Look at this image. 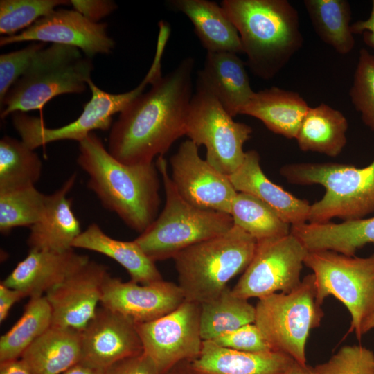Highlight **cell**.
I'll list each match as a JSON object with an SVG mask.
<instances>
[{"label": "cell", "mask_w": 374, "mask_h": 374, "mask_svg": "<svg viewBox=\"0 0 374 374\" xmlns=\"http://www.w3.org/2000/svg\"><path fill=\"white\" fill-rule=\"evenodd\" d=\"M165 374H197L191 366V361H183L169 370Z\"/></svg>", "instance_id": "cell-47"}, {"label": "cell", "mask_w": 374, "mask_h": 374, "mask_svg": "<svg viewBox=\"0 0 374 374\" xmlns=\"http://www.w3.org/2000/svg\"><path fill=\"white\" fill-rule=\"evenodd\" d=\"M106 23H93L75 10L55 9L23 31L1 36L0 46L21 42H51L76 47L86 57L109 54L115 42L107 33Z\"/></svg>", "instance_id": "cell-15"}, {"label": "cell", "mask_w": 374, "mask_h": 374, "mask_svg": "<svg viewBox=\"0 0 374 374\" xmlns=\"http://www.w3.org/2000/svg\"><path fill=\"white\" fill-rule=\"evenodd\" d=\"M309 107L299 93L272 87L255 92L240 114L261 121L276 134L296 139Z\"/></svg>", "instance_id": "cell-26"}, {"label": "cell", "mask_w": 374, "mask_h": 374, "mask_svg": "<svg viewBox=\"0 0 374 374\" xmlns=\"http://www.w3.org/2000/svg\"><path fill=\"white\" fill-rule=\"evenodd\" d=\"M295 361L283 353H247L203 341L199 355L191 361L197 374H282Z\"/></svg>", "instance_id": "cell-23"}, {"label": "cell", "mask_w": 374, "mask_h": 374, "mask_svg": "<svg viewBox=\"0 0 374 374\" xmlns=\"http://www.w3.org/2000/svg\"><path fill=\"white\" fill-rule=\"evenodd\" d=\"M351 30L353 34L362 33L364 42L374 48V0L369 17L352 24Z\"/></svg>", "instance_id": "cell-44"}, {"label": "cell", "mask_w": 374, "mask_h": 374, "mask_svg": "<svg viewBox=\"0 0 374 374\" xmlns=\"http://www.w3.org/2000/svg\"><path fill=\"white\" fill-rule=\"evenodd\" d=\"M282 374H312L310 366L294 362Z\"/></svg>", "instance_id": "cell-48"}, {"label": "cell", "mask_w": 374, "mask_h": 374, "mask_svg": "<svg viewBox=\"0 0 374 374\" xmlns=\"http://www.w3.org/2000/svg\"><path fill=\"white\" fill-rule=\"evenodd\" d=\"M26 297L25 294L16 289L9 287L1 282L0 283V322L3 321L8 316L14 304Z\"/></svg>", "instance_id": "cell-43"}, {"label": "cell", "mask_w": 374, "mask_h": 374, "mask_svg": "<svg viewBox=\"0 0 374 374\" xmlns=\"http://www.w3.org/2000/svg\"><path fill=\"white\" fill-rule=\"evenodd\" d=\"M109 275L106 266L89 260L47 292L52 326L82 332L98 310Z\"/></svg>", "instance_id": "cell-16"}, {"label": "cell", "mask_w": 374, "mask_h": 374, "mask_svg": "<svg viewBox=\"0 0 374 374\" xmlns=\"http://www.w3.org/2000/svg\"><path fill=\"white\" fill-rule=\"evenodd\" d=\"M370 328H371V330L374 329V315H373V317L372 318V320H371V322Z\"/></svg>", "instance_id": "cell-49"}, {"label": "cell", "mask_w": 374, "mask_h": 374, "mask_svg": "<svg viewBox=\"0 0 374 374\" xmlns=\"http://www.w3.org/2000/svg\"><path fill=\"white\" fill-rule=\"evenodd\" d=\"M69 4L67 0H1L0 33L16 35L57 7Z\"/></svg>", "instance_id": "cell-36"}, {"label": "cell", "mask_w": 374, "mask_h": 374, "mask_svg": "<svg viewBox=\"0 0 374 374\" xmlns=\"http://www.w3.org/2000/svg\"><path fill=\"white\" fill-rule=\"evenodd\" d=\"M104 374H161L153 361L143 352L113 364Z\"/></svg>", "instance_id": "cell-41"}, {"label": "cell", "mask_w": 374, "mask_h": 374, "mask_svg": "<svg viewBox=\"0 0 374 374\" xmlns=\"http://www.w3.org/2000/svg\"><path fill=\"white\" fill-rule=\"evenodd\" d=\"M77 162L89 176L87 188L130 229L142 233L156 220L161 198L155 163H123L93 132L79 142Z\"/></svg>", "instance_id": "cell-2"}, {"label": "cell", "mask_w": 374, "mask_h": 374, "mask_svg": "<svg viewBox=\"0 0 374 374\" xmlns=\"http://www.w3.org/2000/svg\"><path fill=\"white\" fill-rule=\"evenodd\" d=\"M184 300L181 289L172 282L162 280L143 285L131 280L125 282L109 274L103 285L100 305L136 325L169 314Z\"/></svg>", "instance_id": "cell-17"}, {"label": "cell", "mask_w": 374, "mask_h": 374, "mask_svg": "<svg viewBox=\"0 0 374 374\" xmlns=\"http://www.w3.org/2000/svg\"><path fill=\"white\" fill-rule=\"evenodd\" d=\"M162 179L166 203L152 224L134 241L153 262L173 258L185 249L230 230V214L196 207L177 192L163 156L156 160Z\"/></svg>", "instance_id": "cell-4"}, {"label": "cell", "mask_w": 374, "mask_h": 374, "mask_svg": "<svg viewBox=\"0 0 374 374\" xmlns=\"http://www.w3.org/2000/svg\"><path fill=\"white\" fill-rule=\"evenodd\" d=\"M52 326V312L45 296L31 297L17 321L0 338V362L21 357Z\"/></svg>", "instance_id": "cell-32"}, {"label": "cell", "mask_w": 374, "mask_h": 374, "mask_svg": "<svg viewBox=\"0 0 374 374\" xmlns=\"http://www.w3.org/2000/svg\"><path fill=\"white\" fill-rule=\"evenodd\" d=\"M21 358L33 374H62L80 362L81 332L52 326Z\"/></svg>", "instance_id": "cell-28"}, {"label": "cell", "mask_w": 374, "mask_h": 374, "mask_svg": "<svg viewBox=\"0 0 374 374\" xmlns=\"http://www.w3.org/2000/svg\"><path fill=\"white\" fill-rule=\"evenodd\" d=\"M348 127L347 119L340 111L321 103L309 107L296 140L303 151L336 157L346 145Z\"/></svg>", "instance_id": "cell-29"}, {"label": "cell", "mask_w": 374, "mask_h": 374, "mask_svg": "<svg viewBox=\"0 0 374 374\" xmlns=\"http://www.w3.org/2000/svg\"><path fill=\"white\" fill-rule=\"evenodd\" d=\"M255 308L254 323L272 349L306 365L307 339L324 314L316 300L314 274L305 276L289 293L277 292L258 299Z\"/></svg>", "instance_id": "cell-10"}, {"label": "cell", "mask_w": 374, "mask_h": 374, "mask_svg": "<svg viewBox=\"0 0 374 374\" xmlns=\"http://www.w3.org/2000/svg\"><path fill=\"white\" fill-rule=\"evenodd\" d=\"M191 140L182 142L170 158L171 179L179 194L190 204L230 214L237 194L229 177L201 158Z\"/></svg>", "instance_id": "cell-14"}, {"label": "cell", "mask_w": 374, "mask_h": 374, "mask_svg": "<svg viewBox=\"0 0 374 374\" xmlns=\"http://www.w3.org/2000/svg\"><path fill=\"white\" fill-rule=\"evenodd\" d=\"M252 128L235 122L208 91L196 87L185 127L186 135L198 147L206 150V160L220 172L229 176L242 163L244 144Z\"/></svg>", "instance_id": "cell-11"}, {"label": "cell", "mask_w": 374, "mask_h": 374, "mask_svg": "<svg viewBox=\"0 0 374 374\" xmlns=\"http://www.w3.org/2000/svg\"><path fill=\"white\" fill-rule=\"evenodd\" d=\"M303 4L318 37L338 53H349L355 46L350 3L346 0H305Z\"/></svg>", "instance_id": "cell-31"}, {"label": "cell", "mask_w": 374, "mask_h": 374, "mask_svg": "<svg viewBox=\"0 0 374 374\" xmlns=\"http://www.w3.org/2000/svg\"><path fill=\"white\" fill-rule=\"evenodd\" d=\"M46 195L35 185L0 190V232L8 234L16 227H30L41 217Z\"/></svg>", "instance_id": "cell-35"}, {"label": "cell", "mask_w": 374, "mask_h": 374, "mask_svg": "<svg viewBox=\"0 0 374 374\" xmlns=\"http://www.w3.org/2000/svg\"><path fill=\"white\" fill-rule=\"evenodd\" d=\"M46 43L32 42L27 46L0 55V103L12 84L24 74Z\"/></svg>", "instance_id": "cell-39"}, {"label": "cell", "mask_w": 374, "mask_h": 374, "mask_svg": "<svg viewBox=\"0 0 374 374\" xmlns=\"http://www.w3.org/2000/svg\"><path fill=\"white\" fill-rule=\"evenodd\" d=\"M229 349L247 353L274 350L255 323H249L211 340Z\"/></svg>", "instance_id": "cell-40"}, {"label": "cell", "mask_w": 374, "mask_h": 374, "mask_svg": "<svg viewBox=\"0 0 374 374\" xmlns=\"http://www.w3.org/2000/svg\"><path fill=\"white\" fill-rule=\"evenodd\" d=\"M89 260L73 249L66 251L30 250L1 283L26 296H44Z\"/></svg>", "instance_id": "cell-19"}, {"label": "cell", "mask_w": 374, "mask_h": 374, "mask_svg": "<svg viewBox=\"0 0 374 374\" xmlns=\"http://www.w3.org/2000/svg\"><path fill=\"white\" fill-rule=\"evenodd\" d=\"M42 162L34 150L21 140L4 136L0 140V190L35 185Z\"/></svg>", "instance_id": "cell-34"}, {"label": "cell", "mask_w": 374, "mask_h": 374, "mask_svg": "<svg viewBox=\"0 0 374 374\" xmlns=\"http://www.w3.org/2000/svg\"><path fill=\"white\" fill-rule=\"evenodd\" d=\"M229 177L237 192L258 198L291 226L307 223L310 203L292 195L269 179L261 168L256 150L246 152L241 166Z\"/></svg>", "instance_id": "cell-22"}, {"label": "cell", "mask_w": 374, "mask_h": 374, "mask_svg": "<svg viewBox=\"0 0 374 374\" xmlns=\"http://www.w3.org/2000/svg\"><path fill=\"white\" fill-rule=\"evenodd\" d=\"M76 173L68 178L53 193L46 195L39 220L30 227L27 244L30 250L66 251L82 233L80 223L72 211L67 194L76 181Z\"/></svg>", "instance_id": "cell-21"}, {"label": "cell", "mask_w": 374, "mask_h": 374, "mask_svg": "<svg viewBox=\"0 0 374 374\" xmlns=\"http://www.w3.org/2000/svg\"><path fill=\"white\" fill-rule=\"evenodd\" d=\"M105 371L94 368L79 362L62 374H104Z\"/></svg>", "instance_id": "cell-46"}, {"label": "cell", "mask_w": 374, "mask_h": 374, "mask_svg": "<svg viewBox=\"0 0 374 374\" xmlns=\"http://www.w3.org/2000/svg\"><path fill=\"white\" fill-rule=\"evenodd\" d=\"M73 10L89 21L100 23V20L109 15L117 8V5L110 0H71Z\"/></svg>", "instance_id": "cell-42"}, {"label": "cell", "mask_w": 374, "mask_h": 374, "mask_svg": "<svg viewBox=\"0 0 374 374\" xmlns=\"http://www.w3.org/2000/svg\"><path fill=\"white\" fill-rule=\"evenodd\" d=\"M0 374H33L27 364L20 357L0 362Z\"/></svg>", "instance_id": "cell-45"}, {"label": "cell", "mask_w": 374, "mask_h": 374, "mask_svg": "<svg viewBox=\"0 0 374 374\" xmlns=\"http://www.w3.org/2000/svg\"><path fill=\"white\" fill-rule=\"evenodd\" d=\"M308 251L330 250L353 256L365 245L374 243V217L341 223H305L291 226Z\"/></svg>", "instance_id": "cell-25"}, {"label": "cell", "mask_w": 374, "mask_h": 374, "mask_svg": "<svg viewBox=\"0 0 374 374\" xmlns=\"http://www.w3.org/2000/svg\"><path fill=\"white\" fill-rule=\"evenodd\" d=\"M166 45L157 44L152 65L141 83L133 89L122 93H110L99 89L91 80L87 84L91 98L83 107L80 116L73 122L57 128L45 126L42 119L24 112H15L12 115L14 128L21 140L30 148L35 150L49 143L61 140H74L80 142L92 131L110 130L112 116L121 113L136 98L144 92L161 75V58Z\"/></svg>", "instance_id": "cell-9"}, {"label": "cell", "mask_w": 374, "mask_h": 374, "mask_svg": "<svg viewBox=\"0 0 374 374\" xmlns=\"http://www.w3.org/2000/svg\"><path fill=\"white\" fill-rule=\"evenodd\" d=\"M195 62L186 57L136 98L112 124L109 152L128 165L153 163L185 135L193 93Z\"/></svg>", "instance_id": "cell-1"}, {"label": "cell", "mask_w": 374, "mask_h": 374, "mask_svg": "<svg viewBox=\"0 0 374 374\" xmlns=\"http://www.w3.org/2000/svg\"><path fill=\"white\" fill-rule=\"evenodd\" d=\"M245 66L236 53L207 52L196 87L208 91L234 117L240 114L255 93Z\"/></svg>", "instance_id": "cell-20"}, {"label": "cell", "mask_w": 374, "mask_h": 374, "mask_svg": "<svg viewBox=\"0 0 374 374\" xmlns=\"http://www.w3.org/2000/svg\"><path fill=\"white\" fill-rule=\"evenodd\" d=\"M230 215L233 224L239 226L257 242L287 235L291 225L285 222L269 205L258 198L238 192Z\"/></svg>", "instance_id": "cell-33"}, {"label": "cell", "mask_w": 374, "mask_h": 374, "mask_svg": "<svg viewBox=\"0 0 374 374\" xmlns=\"http://www.w3.org/2000/svg\"><path fill=\"white\" fill-rule=\"evenodd\" d=\"M308 252L291 233L258 241L253 256L232 292L248 300L292 292L301 282V272Z\"/></svg>", "instance_id": "cell-12"}, {"label": "cell", "mask_w": 374, "mask_h": 374, "mask_svg": "<svg viewBox=\"0 0 374 374\" xmlns=\"http://www.w3.org/2000/svg\"><path fill=\"white\" fill-rule=\"evenodd\" d=\"M280 172L294 184H320L323 197L310 204L309 223L322 224L335 217L344 221L364 218L374 212V160L367 166L338 163H294Z\"/></svg>", "instance_id": "cell-6"}, {"label": "cell", "mask_w": 374, "mask_h": 374, "mask_svg": "<svg viewBox=\"0 0 374 374\" xmlns=\"http://www.w3.org/2000/svg\"><path fill=\"white\" fill-rule=\"evenodd\" d=\"M143 353L161 374L200 354V304L184 300L175 310L154 321L136 324Z\"/></svg>", "instance_id": "cell-13"}, {"label": "cell", "mask_w": 374, "mask_h": 374, "mask_svg": "<svg viewBox=\"0 0 374 374\" xmlns=\"http://www.w3.org/2000/svg\"><path fill=\"white\" fill-rule=\"evenodd\" d=\"M73 248L84 249L103 254L116 261L130 276L131 280L149 284L162 280L159 269L134 241H122L107 235L95 223L76 238Z\"/></svg>", "instance_id": "cell-27"}, {"label": "cell", "mask_w": 374, "mask_h": 374, "mask_svg": "<svg viewBox=\"0 0 374 374\" xmlns=\"http://www.w3.org/2000/svg\"><path fill=\"white\" fill-rule=\"evenodd\" d=\"M143 352L135 323L103 306L81 332L80 362L94 368L105 371L118 361Z\"/></svg>", "instance_id": "cell-18"}, {"label": "cell", "mask_w": 374, "mask_h": 374, "mask_svg": "<svg viewBox=\"0 0 374 374\" xmlns=\"http://www.w3.org/2000/svg\"><path fill=\"white\" fill-rule=\"evenodd\" d=\"M256 308L235 296L228 287L215 298L200 304V332L203 341L254 323Z\"/></svg>", "instance_id": "cell-30"}, {"label": "cell", "mask_w": 374, "mask_h": 374, "mask_svg": "<svg viewBox=\"0 0 374 374\" xmlns=\"http://www.w3.org/2000/svg\"><path fill=\"white\" fill-rule=\"evenodd\" d=\"M93 69L91 58L84 57L76 47L57 44L46 46L7 92L0 103L1 118L18 112H42L58 95L83 93Z\"/></svg>", "instance_id": "cell-7"}, {"label": "cell", "mask_w": 374, "mask_h": 374, "mask_svg": "<svg viewBox=\"0 0 374 374\" xmlns=\"http://www.w3.org/2000/svg\"><path fill=\"white\" fill-rule=\"evenodd\" d=\"M304 265L314 276L317 303L321 306L330 295L339 300L351 316L348 332L360 340L371 330L374 315V253L361 258L330 250L308 251Z\"/></svg>", "instance_id": "cell-8"}, {"label": "cell", "mask_w": 374, "mask_h": 374, "mask_svg": "<svg viewBox=\"0 0 374 374\" xmlns=\"http://www.w3.org/2000/svg\"><path fill=\"white\" fill-rule=\"evenodd\" d=\"M349 93L364 124L374 130V55L366 49L359 52Z\"/></svg>", "instance_id": "cell-37"}, {"label": "cell", "mask_w": 374, "mask_h": 374, "mask_svg": "<svg viewBox=\"0 0 374 374\" xmlns=\"http://www.w3.org/2000/svg\"><path fill=\"white\" fill-rule=\"evenodd\" d=\"M257 240L236 225L178 253L172 259L185 300L201 304L219 295L250 263Z\"/></svg>", "instance_id": "cell-5"}, {"label": "cell", "mask_w": 374, "mask_h": 374, "mask_svg": "<svg viewBox=\"0 0 374 374\" xmlns=\"http://www.w3.org/2000/svg\"><path fill=\"white\" fill-rule=\"evenodd\" d=\"M221 6L238 32L247 66L262 79L276 75L303 46L298 11L287 0H224Z\"/></svg>", "instance_id": "cell-3"}, {"label": "cell", "mask_w": 374, "mask_h": 374, "mask_svg": "<svg viewBox=\"0 0 374 374\" xmlns=\"http://www.w3.org/2000/svg\"><path fill=\"white\" fill-rule=\"evenodd\" d=\"M310 370L312 374H374V353L361 345L344 346Z\"/></svg>", "instance_id": "cell-38"}, {"label": "cell", "mask_w": 374, "mask_h": 374, "mask_svg": "<svg viewBox=\"0 0 374 374\" xmlns=\"http://www.w3.org/2000/svg\"><path fill=\"white\" fill-rule=\"evenodd\" d=\"M168 3L190 19L207 52L243 53L238 32L221 5L207 0H172Z\"/></svg>", "instance_id": "cell-24"}]
</instances>
